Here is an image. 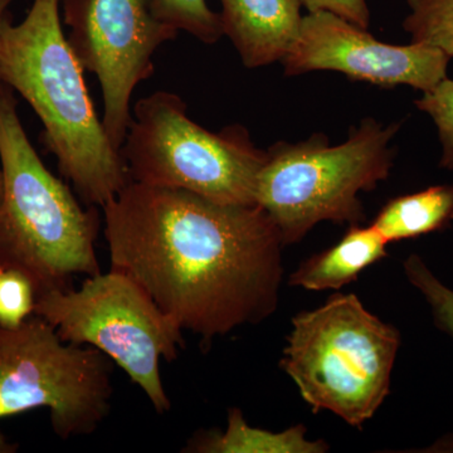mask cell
<instances>
[{
  "instance_id": "1",
  "label": "cell",
  "mask_w": 453,
  "mask_h": 453,
  "mask_svg": "<svg viewBox=\"0 0 453 453\" xmlns=\"http://www.w3.org/2000/svg\"><path fill=\"white\" fill-rule=\"evenodd\" d=\"M103 211L110 268L131 277L183 332L210 345L276 311L285 244L258 204L130 181Z\"/></svg>"
},
{
  "instance_id": "2",
  "label": "cell",
  "mask_w": 453,
  "mask_h": 453,
  "mask_svg": "<svg viewBox=\"0 0 453 453\" xmlns=\"http://www.w3.org/2000/svg\"><path fill=\"white\" fill-rule=\"evenodd\" d=\"M61 0H33L22 22L0 17V82L25 98L43 125L42 140L59 174L86 205L103 208L130 183L95 111L83 68L65 37Z\"/></svg>"
},
{
  "instance_id": "3",
  "label": "cell",
  "mask_w": 453,
  "mask_h": 453,
  "mask_svg": "<svg viewBox=\"0 0 453 453\" xmlns=\"http://www.w3.org/2000/svg\"><path fill=\"white\" fill-rule=\"evenodd\" d=\"M16 92L0 82V266L31 280L35 299L101 273L95 250L101 219L42 162L29 142Z\"/></svg>"
},
{
  "instance_id": "4",
  "label": "cell",
  "mask_w": 453,
  "mask_h": 453,
  "mask_svg": "<svg viewBox=\"0 0 453 453\" xmlns=\"http://www.w3.org/2000/svg\"><path fill=\"white\" fill-rule=\"evenodd\" d=\"M280 368L312 412L329 411L362 429L390 393L401 333L356 294H335L291 320Z\"/></svg>"
},
{
  "instance_id": "5",
  "label": "cell",
  "mask_w": 453,
  "mask_h": 453,
  "mask_svg": "<svg viewBox=\"0 0 453 453\" xmlns=\"http://www.w3.org/2000/svg\"><path fill=\"white\" fill-rule=\"evenodd\" d=\"M401 124L365 119L344 144L332 146L324 134L297 144L277 142L259 172L256 203L275 223L283 244L300 242L318 223L362 225L360 192L388 178L395 138Z\"/></svg>"
},
{
  "instance_id": "6",
  "label": "cell",
  "mask_w": 453,
  "mask_h": 453,
  "mask_svg": "<svg viewBox=\"0 0 453 453\" xmlns=\"http://www.w3.org/2000/svg\"><path fill=\"white\" fill-rule=\"evenodd\" d=\"M120 151L131 181L222 204H257L256 186L267 160L242 125L211 133L188 118L183 98L166 91L134 105Z\"/></svg>"
},
{
  "instance_id": "7",
  "label": "cell",
  "mask_w": 453,
  "mask_h": 453,
  "mask_svg": "<svg viewBox=\"0 0 453 453\" xmlns=\"http://www.w3.org/2000/svg\"><path fill=\"white\" fill-rule=\"evenodd\" d=\"M65 342L88 345L129 375L157 413L172 410L160 362H173L184 348L183 330L124 273L88 277L79 290L52 291L35 299V312Z\"/></svg>"
},
{
  "instance_id": "8",
  "label": "cell",
  "mask_w": 453,
  "mask_h": 453,
  "mask_svg": "<svg viewBox=\"0 0 453 453\" xmlns=\"http://www.w3.org/2000/svg\"><path fill=\"white\" fill-rule=\"evenodd\" d=\"M112 363L96 348L65 342L37 314L0 327V418L47 408L61 440L88 436L111 412Z\"/></svg>"
},
{
  "instance_id": "9",
  "label": "cell",
  "mask_w": 453,
  "mask_h": 453,
  "mask_svg": "<svg viewBox=\"0 0 453 453\" xmlns=\"http://www.w3.org/2000/svg\"><path fill=\"white\" fill-rule=\"evenodd\" d=\"M68 43L104 97L103 124L120 151L131 121V97L154 74L153 57L178 31L157 17L153 0H61Z\"/></svg>"
},
{
  "instance_id": "10",
  "label": "cell",
  "mask_w": 453,
  "mask_h": 453,
  "mask_svg": "<svg viewBox=\"0 0 453 453\" xmlns=\"http://www.w3.org/2000/svg\"><path fill=\"white\" fill-rule=\"evenodd\" d=\"M449 57L427 44L393 46L332 12L308 13L282 58L288 76L336 71L380 88L407 85L429 91L446 79Z\"/></svg>"
},
{
  "instance_id": "11",
  "label": "cell",
  "mask_w": 453,
  "mask_h": 453,
  "mask_svg": "<svg viewBox=\"0 0 453 453\" xmlns=\"http://www.w3.org/2000/svg\"><path fill=\"white\" fill-rule=\"evenodd\" d=\"M223 35L243 65L262 67L282 61L299 35L301 0H219Z\"/></svg>"
},
{
  "instance_id": "12",
  "label": "cell",
  "mask_w": 453,
  "mask_h": 453,
  "mask_svg": "<svg viewBox=\"0 0 453 453\" xmlns=\"http://www.w3.org/2000/svg\"><path fill=\"white\" fill-rule=\"evenodd\" d=\"M388 244L372 225L350 226L338 243L303 261L288 277V285L309 291L340 290L386 258Z\"/></svg>"
},
{
  "instance_id": "13",
  "label": "cell",
  "mask_w": 453,
  "mask_h": 453,
  "mask_svg": "<svg viewBox=\"0 0 453 453\" xmlns=\"http://www.w3.org/2000/svg\"><path fill=\"white\" fill-rule=\"evenodd\" d=\"M305 426L283 432L251 427L240 408H229L225 432L199 431L188 441L183 452L198 453H325L324 440H309Z\"/></svg>"
},
{
  "instance_id": "14",
  "label": "cell",
  "mask_w": 453,
  "mask_h": 453,
  "mask_svg": "<svg viewBox=\"0 0 453 453\" xmlns=\"http://www.w3.org/2000/svg\"><path fill=\"white\" fill-rule=\"evenodd\" d=\"M453 222V184L390 199L372 226L388 243L443 231Z\"/></svg>"
},
{
  "instance_id": "15",
  "label": "cell",
  "mask_w": 453,
  "mask_h": 453,
  "mask_svg": "<svg viewBox=\"0 0 453 453\" xmlns=\"http://www.w3.org/2000/svg\"><path fill=\"white\" fill-rule=\"evenodd\" d=\"M411 14L403 28L413 43L427 44L453 57V0H407Z\"/></svg>"
},
{
  "instance_id": "16",
  "label": "cell",
  "mask_w": 453,
  "mask_h": 453,
  "mask_svg": "<svg viewBox=\"0 0 453 453\" xmlns=\"http://www.w3.org/2000/svg\"><path fill=\"white\" fill-rule=\"evenodd\" d=\"M153 9L162 22L203 43L214 44L223 37L219 14L211 11L207 0H153Z\"/></svg>"
},
{
  "instance_id": "17",
  "label": "cell",
  "mask_w": 453,
  "mask_h": 453,
  "mask_svg": "<svg viewBox=\"0 0 453 453\" xmlns=\"http://www.w3.org/2000/svg\"><path fill=\"white\" fill-rule=\"evenodd\" d=\"M404 275L428 303L434 324L453 340V290L441 281L421 256L410 255L403 262Z\"/></svg>"
},
{
  "instance_id": "18",
  "label": "cell",
  "mask_w": 453,
  "mask_h": 453,
  "mask_svg": "<svg viewBox=\"0 0 453 453\" xmlns=\"http://www.w3.org/2000/svg\"><path fill=\"white\" fill-rule=\"evenodd\" d=\"M35 291L20 271L0 273V327L16 329L35 312Z\"/></svg>"
},
{
  "instance_id": "19",
  "label": "cell",
  "mask_w": 453,
  "mask_h": 453,
  "mask_svg": "<svg viewBox=\"0 0 453 453\" xmlns=\"http://www.w3.org/2000/svg\"><path fill=\"white\" fill-rule=\"evenodd\" d=\"M414 104L436 124L442 144L441 168L453 170V80L446 77Z\"/></svg>"
},
{
  "instance_id": "20",
  "label": "cell",
  "mask_w": 453,
  "mask_h": 453,
  "mask_svg": "<svg viewBox=\"0 0 453 453\" xmlns=\"http://www.w3.org/2000/svg\"><path fill=\"white\" fill-rule=\"evenodd\" d=\"M308 13L314 12H332L354 25L368 28L371 13L365 0H301Z\"/></svg>"
},
{
  "instance_id": "21",
  "label": "cell",
  "mask_w": 453,
  "mask_h": 453,
  "mask_svg": "<svg viewBox=\"0 0 453 453\" xmlns=\"http://www.w3.org/2000/svg\"><path fill=\"white\" fill-rule=\"evenodd\" d=\"M410 452L421 453H453V432L446 436L438 438L436 442L422 449H412Z\"/></svg>"
},
{
  "instance_id": "22",
  "label": "cell",
  "mask_w": 453,
  "mask_h": 453,
  "mask_svg": "<svg viewBox=\"0 0 453 453\" xmlns=\"http://www.w3.org/2000/svg\"><path fill=\"white\" fill-rule=\"evenodd\" d=\"M14 0H0V17H2L3 13L8 11L9 5L13 3ZM3 195V175L2 170H0V199H2Z\"/></svg>"
},
{
  "instance_id": "23",
  "label": "cell",
  "mask_w": 453,
  "mask_h": 453,
  "mask_svg": "<svg viewBox=\"0 0 453 453\" xmlns=\"http://www.w3.org/2000/svg\"><path fill=\"white\" fill-rule=\"evenodd\" d=\"M17 447L11 445L4 437L0 434V452H16Z\"/></svg>"
},
{
  "instance_id": "24",
  "label": "cell",
  "mask_w": 453,
  "mask_h": 453,
  "mask_svg": "<svg viewBox=\"0 0 453 453\" xmlns=\"http://www.w3.org/2000/svg\"><path fill=\"white\" fill-rule=\"evenodd\" d=\"M2 271H3V267H2V266H0V273H2Z\"/></svg>"
}]
</instances>
